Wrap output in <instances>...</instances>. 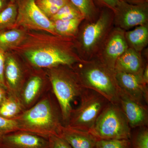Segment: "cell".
Listing matches in <instances>:
<instances>
[{
    "mask_svg": "<svg viewBox=\"0 0 148 148\" xmlns=\"http://www.w3.org/2000/svg\"><path fill=\"white\" fill-rule=\"evenodd\" d=\"M42 78L38 75L31 77L23 88L22 99L25 105H29L33 103L42 87Z\"/></svg>",
    "mask_w": 148,
    "mask_h": 148,
    "instance_id": "obj_20",
    "label": "cell"
},
{
    "mask_svg": "<svg viewBox=\"0 0 148 148\" xmlns=\"http://www.w3.org/2000/svg\"><path fill=\"white\" fill-rule=\"evenodd\" d=\"M58 135L66 140L73 148H95L98 140L88 131L62 125Z\"/></svg>",
    "mask_w": 148,
    "mask_h": 148,
    "instance_id": "obj_15",
    "label": "cell"
},
{
    "mask_svg": "<svg viewBox=\"0 0 148 148\" xmlns=\"http://www.w3.org/2000/svg\"><path fill=\"white\" fill-rule=\"evenodd\" d=\"M17 14L16 4L10 2L0 13V31L11 29L16 21Z\"/></svg>",
    "mask_w": 148,
    "mask_h": 148,
    "instance_id": "obj_23",
    "label": "cell"
},
{
    "mask_svg": "<svg viewBox=\"0 0 148 148\" xmlns=\"http://www.w3.org/2000/svg\"><path fill=\"white\" fill-rule=\"evenodd\" d=\"M113 11L107 8L100 9L98 18L85 21L75 39L77 52L84 60L95 58L114 27Z\"/></svg>",
    "mask_w": 148,
    "mask_h": 148,
    "instance_id": "obj_3",
    "label": "cell"
},
{
    "mask_svg": "<svg viewBox=\"0 0 148 148\" xmlns=\"http://www.w3.org/2000/svg\"><path fill=\"white\" fill-rule=\"evenodd\" d=\"M69 1L79 10L84 17L85 21H94L99 16L101 9L95 4L94 0Z\"/></svg>",
    "mask_w": 148,
    "mask_h": 148,
    "instance_id": "obj_21",
    "label": "cell"
},
{
    "mask_svg": "<svg viewBox=\"0 0 148 148\" xmlns=\"http://www.w3.org/2000/svg\"><path fill=\"white\" fill-rule=\"evenodd\" d=\"M48 148H73L69 143L58 135H53L48 139Z\"/></svg>",
    "mask_w": 148,
    "mask_h": 148,
    "instance_id": "obj_28",
    "label": "cell"
},
{
    "mask_svg": "<svg viewBox=\"0 0 148 148\" xmlns=\"http://www.w3.org/2000/svg\"><path fill=\"white\" fill-rule=\"evenodd\" d=\"M46 139L24 131L11 132L0 138V148H48Z\"/></svg>",
    "mask_w": 148,
    "mask_h": 148,
    "instance_id": "obj_13",
    "label": "cell"
},
{
    "mask_svg": "<svg viewBox=\"0 0 148 148\" xmlns=\"http://www.w3.org/2000/svg\"><path fill=\"white\" fill-rule=\"evenodd\" d=\"M130 140H98L95 148H130Z\"/></svg>",
    "mask_w": 148,
    "mask_h": 148,
    "instance_id": "obj_25",
    "label": "cell"
},
{
    "mask_svg": "<svg viewBox=\"0 0 148 148\" xmlns=\"http://www.w3.org/2000/svg\"><path fill=\"white\" fill-rule=\"evenodd\" d=\"M16 21L12 29L21 28L27 31L42 32L58 36L53 23L36 4L35 0H18Z\"/></svg>",
    "mask_w": 148,
    "mask_h": 148,
    "instance_id": "obj_8",
    "label": "cell"
},
{
    "mask_svg": "<svg viewBox=\"0 0 148 148\" xmlns=\"http://www.w3.org/2000/svg\"><path fill=\"white\" fill-rule=\"evenodd\" d=\"M114 12L115 27L124 31L148 24V3L133 5L121 0Z\"/></svg>",
    "mask_w": 148,
    "mask_h": 148,
    "instance_id": "obj_9",
    "label": "cell"
},
{
    "mask_svg": "<svg viewBox=\"0 0 148 148\" xmlns=\"http://www.w3.org/2000/svg\"><path fill=\"white\" fill-rule=\"evenodd\" d=\"M75 39L28 31L24 41L11 51L21 56L36 68L50 69L64 66L73 68L82 60L77 52Z\"/></svg>",
    "mask_w": 148,
    "mask_h": 148,
    "instance_id": "obj_1",
    "label": "cell"
},
{
    "mask_svg": "<svg viewBox=\"0 0 148 148\" xmlns=\"http://www.w3.org/2000/svg\"><path fill=\"white\" fill-rule=\"evenodd\" d=\"M10 2V0H0V13L8 6Z\"/></svg>",
    "mask_w": 148,
    "mask_h": 148,
    "instance_id": "obj_35",
    "label": "cell"
},
{
    "mask_svg": "<svg viewBox=\"0 0 148 148\" xmlns=\"http://www.w3.org/2000/svg\"><path fill=\"white\" fill-rule=\"evenodd\" d=\"M81 18H84V17L79 10L70 1L62 7L58 12L50 18V20L52 21L56 20H69Z\"/></svg>",
    "mask_w": 148,
    "mask_h": 148,
    "instance_id": "obj_24",
    "label": "cell"
},
{
    "mask_svg": "<svg viewBox=\"0 0 148 148\" xmlns=\"http://www.w3.org/2000/svg\"><path fill=\"white\" fill-rule=\"evenodd\" d=\"M4 77L8 92L16 94L22 84L23 73L19 63L11 51L5 52Z\"/></svg>",
    "mask_w": 148,
    "mask_h": 148,
    "instance_id": "obj_14",
    "label": "cell"
},
{
    "mask_svg": "<svg viewBox=\"0 0 148 148\" xmlns=\"http://www.w3.org/2000/svg\"><path fill=\"white\" fill-rule=\"evenodd\" d=\"M97 140H127L131 128L119 104L109 103L88 131Z\"/></svg>",
    "mask_w": 148,
    "mask_h": 148,
    "instance_id": "obj_6",
    "label": "cell"
},
{
    "mask_svg": "<svg viewBox=\"0 0 148 148\" xmlns=\"http://www.w3.org/2000/svg\"><path fill=\"white\" fill-rule=\"evenodd\" d=\"M79 98V106L73 110L67 126L88 132L110 102L100 93L87 88Z\"/></svg>",
    "mask_w": 148,
    "mask_h": 148,
    "instance_id": "obj_7",
    "label": "cell"
},
{
    "mask_svg": "<svg viewBox=\"0 0 148 148\" xmlns=\"http://www.w3.org/2000/svg\"><path fill=\"white\" fill-rule=\"evenodd\" d=\"M5 52L0 48V87L8 91L4 77Z\"/></svg>",
    "mask_w": 148,
    "mask_h": 148,
    "instance_id": "obj_29",
    "label": "cell"
},
{
    "mask_svg": "<svg viewBox=\"0 0 148 148\" xmlns=\"http://www.w3.org/2000/svg\"><path fill=\"white\" fill-rule=\"evenodd\" d=\"M21 110V104L13 95L8 93L0 106V116L8 119L17 116Z\"/></svg>",
    "mask_w": 148,
    "mask_h": 148,
    "instance_id": "obj_22",
    "label": "cell"
},
{
    "mask_svg": "<svg viewBox=\"0 0 148 148\" xmlns=\"http://www.w3.org/2000/svg\"><path fill=\"white\" fill-rule=\"evenodd\" d=\"M10 1L12 2H15V0H10Z\"/></svg>",
    "mask_w": 148,
    "mask_h": 148,
    "instance_id": "obj_36",
    "label": "cell"
},
{
    "mask_svg": "<svg viewBox=\"0 0 148 148\" xmlns=\"http://www.w3.org/2000/svg\"><path fill=\"white\" fill-rule=\"evenodd\" d=\"M36 4L38 5L45 4L48 5L56 6L61 8L66 5L69 0H35Z\"/></svg>",
    "mask_w": 148,
    "mask_h": 148,
    "instance_id": "obj_31",
    "label": "cell"
},
{
    "mask_svg": "<svg viewBox=\"0 0 148 148\" xmlns=\"http://www.w3.org/2000/svg\"><path fill=\"white\" fill-rule=\"evenodd\" d=\"M84 20V18H81L69 20H56L52 21V22L54 31L57 35L62 37L76 38L80 26Z\"/></svg>",
    "mask_w": 148,
    "mask_h": 148,
    "instance_id": "obj_19",
    "label": "cell"
},
{
    "mask_svg": "<svg viewBox=\"0 0 148 148\" xmlns=\"http://www.w3.org/2000/svg\"><path fill=\"white\" fill-rule=\"evenodd\" d=\"M125 2L133 5L140 4L148 3V0H123Z\"/></svg>",
    "mask_w": 148,
    "mask_h": 148,
    "instance_id": "obj_32",
    "label": "cell"
},
{
    "mask_svg": "<svg viewBox=\"0 0 148 148\" xmlns=\"http://www.w3.org/2000/svg\"><path fill=\"white\" fill-rule=\"evenodd\" d=\"M48 75L59 103L62 119L68 122L73 109L72 103L84 88L73 68L60 66L48 69Z\"/></svg>",
    "mask_w": 148,
    "mask_h": 148,
    "instance_id": "obj_5",
    "label": "cell"
},
{
    "mask_svg": "<svg viewBox=\"0 0 148 148\" xmlns=\"http://www.w3.org/2000/svg\"><path fill=\"white\" fill-rule=\"evenodd\" d=\"M145 66L140 52L128 47L118 58L115 65V71L128 73L142 74Z\"/></svg>",
    "mask_w": 148,
    "mask_h": 148,
    "instance_id": "obj_16",
    "label": "cell"
},
{
    "mask_svg": "<svg viewBox=\"0 0 148 148\" xmlns=\"http://www.w3.org/2000/svg\"><path fill=\"white\" fill-rule=\"evenodd\" d=\"M121 0H94L95 4L99 8H107L114 11Z\"/></svg>",
    "mask_w": 148,
    "mask_h": 148,
    "instance_id": "obj_30",
    "label": "cell"
},
{
    "mask_svg": "<svg viewBox=\"0 0 148 148\" xmlns=\"http://www.w3.org/2000/svg\"><path fill=\"white\" fill-rule=\"evenodd\" d=\"M132 148H148V130L142 129L136 134L132 141Z\"/></svg>",
    "mask_w": 148,
    "mask_h": 148,
    "instance_id": "obj_27",
    "label": "cell"
},
{
    "mask_svg": "<svg viewBox=\"0 0 148 148\" xmlns=\"http://www.w3.org/2000/svg\"><path fill=\"white\" fill-rule=\"evenodd\" d=\"M118 104L130 128L147 125L148 109L144 104L130 98L119 90Z\"/></svg>",
    "mask_w": 148,
    "mask_h": 148,
    "instance_id": "obj_12",
    "label": "cell"
},
{
    "mask_svg": "<svg viewBox=\"0 0 148 148\" xmlns=\"http://www.w3.org/2000/svg\"><path fill=\"white\" fill-rule=\"evenodd\" d=\"M19 131L38 135L48 139L58 135L62 125L50 101L43 99L20 115L14 118Z\"/></svg>",
    "mask_w": 148,
    "mask_h": 148,
    "instance_id": "obj_4",
    "label": "cell"
},
{
    "mask_svg": "<svg viewBox=\"0 0 148 148\" xmlns=\"http://www.w3.org/2000/svg\"><path fill=\"white\" fill-rule=\"evenodd\" d=\"M143 79L144 82L146 84H148V65H146L144 71H143Z\"/></svg>",
    "mask_w": 148,
    "mask_h": 148,
    "instance_id": "obj_34",
    "label": "cell"
},
{
    "mask_svg": "<svg viewBox=\"0 0 148 148\" xmlns=\"http://www.w3.org/2000/svg\"><path fill=\"white\" fill-rule=\"evenodd\" d=\"M73 69L84 88L100 93L110 103L119 104V88L115 72L98 58L82 60L76 64Z\"/></svg>",
    "mask_w": 148,
    "mask_h": 148,
    "instance_id": "obj_2",
    "label": "cell"
},
{
    "mask_svg": "<svg viewBox=\"0 0 148 148\" xmlns=\"http://www.w3.org/2000/svg\"><path fill=\"white\" fill-rule=\"evenodd\" d=\"M7 92V91L0 87V106L6 97Z\"/></svg>",
    "mask_w": 148,
    "mask_h": 148,
    "instance_id": "obj_33",
    "label": "cell"
},
{
    "mask_svg": "<svg viewBox=\"0 0 148 148\" xmlns=\"http://www.w3.org/2000/svg\"><path fill=\"white\" fill-rule=\"evenodd\" d=\"M143 74L128 73L115 71V76L119 90L130 98L143 103H148L147 84L144 82Z\"/></svg>",
    "mask_w": 148,
    "mask_h": 148,
    "instance_id": "obj_11",
    "label": "cell"
},
{
    "mask_svg": "<svg viewBox=\"0 0 148 148\" xmlns=\"http://www.w3.org/2000/svg\"><path fill=\"white\" fill-rule=\"evenodd\" d=\"M27 32L21 28L0 31V48L5 52L11 51L24 41Z\"/></svg>",
    "mask_w": 148,
    "mask_h": 148,
    "instance_id": "obj_17",
    "label": "cell"
},
{
    "mask_svg": "<svg viewBox=\"0 0 148 148\" xmlns=\"http://www.w3.org/2000/svg\"><path fill=\"white\" fill-rule=\"evenodd\" d=\"M125 32L113 27L95 57L114 72L118 58L129 47L125 37Z\"/></svg>",
    "mask_w": 148,
    "mask_h": 148,
    "instance_id": "obj_10",
    "label": "cell"
},
{
    "mask_svg": "<svg viewBox=\"0 0 148 148\" xmlns=\"http://www.w3.org/2000/svg\"><path fill=\"white\" fill-rule=\"evenodd\" d=\"M19 131L18 123L14 119H8L0 116V138L9 133Z\"/></svg>",
    "mask_w": 148,
    "mask_h": 148,
    "instance_id": "obj_26",
    "label": "cell"
},
{
    "mask_svg": "<svg viewBox=\"0 0 148 148\" xmlns=\"http://www.w3.org/2000/svg\"><path fill=\"white\" fill-rule=\"evenodd\" d=\"M125 37L128 47L140 53L148 43V24L138 26L134 30L125 31Z\"/></svg>",
    "mask_w": 148,
    "mask_h": 148,
    "instance_id": "obj_18",
    "label": "cell"
}]
</instances>
